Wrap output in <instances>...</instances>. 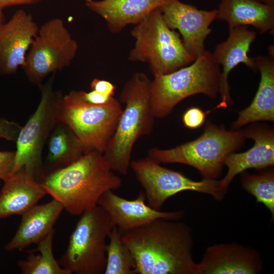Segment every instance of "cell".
<instances>
[{
    "label": "cell",
    "mask_w": 274,
    "mask_h": 274,
    "mask_svg": "<svg viewBox=\"0 0 274 274\" xmlns=\"http://www.w3.org/2000/svg\"><path fill=\"white\" fill-rule=\"evenodd\" d=\"M131 35L135 43L128 60L147 63L153 77L173 72L195 60L180 34L166 25L158 8L135 24Z\"/></svg>",
    "instance_id": "8992f818"
},
{
    "label": "cell",
    "mask_w": 274,
    "mask_h": 274,
    "mask_svg": "<svg viewBox=\"0 0 274 274\" xmlns=\"http://www.w3.org/2000/svg\"><path fill=\"white\" fill-rule=\"evenodd\" d=\"M42 0H0V7L3 9L17 5L36 4Z\"/></svg>",
    "instance_id": "1f68e13d"
},
{
    "label": "cell",
    "mask_w": 274,
    "mask_h": 274,
    "mask_svg": "<svg viewBox=\"0 0 274 274\" xmlns=\"http://www.w3.org/2000/svg\"><path fill=\"white\" fill-rule=\"evenodd\" d=\"M3 10V9L0 7V24L6 21Z\"/></svg>",
    "instance_id": "836d02e7"
},
{
    "label": "cell",
    "mask_w": 274,
    "mask_h": 274,
    "mask_svg": "<svg viewBox=\"0 0 274 274\" xmlns=\"http://www.w3.org/2000/svg\"><path fill=\"white\" fill-rule=\"evenodd\" d=\"M15 157V152L0 151V180L4 182L12 174Z\"/></svg>",
    "instance_id": "f1b7e54d"
},
{
    "label": "cell",
    "mask_w": 274,
    "mask_h": 274,
    "mask_svg": "<svg viewBox=\"0 0 274 274\" xmlns=\"http://www.w3.org/2000/svg\"><path fill=\"white\" fill-rule=\"evenodd\" d=\"M63 209L62 204L53 199L32 207L21 215L20 225L13 238L5 245V250L21 251L31 244H37L54 229Z\"/></svg>",
    "instance_id": "d6986e66"
},
{
    "label": "cell",
    "mask_w": 274,
    "mask_h": 274,
    "mask_svg": "<svg viewBox=\"0 0 274 274\" xmlns=\"http://www.w3.org/2000/svg\"><path fill=\"white\" fill-rule=\"evenodd\" d=\"M79 46L59 18L48 20L39 26L22 67L28 81L40 87L50 74L69 66Z\"/></svg>",
    "instance_id": "30bf717a"
},
{
    "label": "cell",
    "mask_w": 274,
    "mask_h": 274,
    "mask_svg": "<svg viewBox=\"0 0 274 274\" xmlns=\"http://www.w3.org/2000/svg\"><path fill=\"white\" fill-rule=\"evenodd\" d=\"M212 110L204 112L201 109L197 107L189 108L184 113L182 121L184 125L190 129H196L200 127L203 123L206 115Z\"/></svg>",
    "instance_id": "4316f807"
},
{
    "label": "cell",
    "mask_w": 274,
    "mask_h": 274,
    "mask_svg": "<svg viewBox=\"0 0 274 274\" xmlns=\"http://www.w3.org/2000/svg\"><path fill=\"white\" fill-rule=\"evenodd\" d=\"M256 36V32L248 29V26L229 29L226 40L217 45L212 52L215 60L222 68L219 90L221 100L216 109L227 108L232 104L228 77L236 66L243 63L253 71H257L254 57L248 56L251 45Z\"/></svg>",
    "instance_id": "9a60e30c"
},
{
    "label": "cell",
    "mask_w": 274,
    "mask_h": 274,
    "mask_svg": "<svg viewBox=\"0 0 274 274\" xmlns=\"http://www.w3.org/2000/svg\"><path fill=\"white\" fill-rule=\"evenodd\" d=\"M123 109L114 97L104 104L85 100L82 91L72 90L63 95L60 121L75 133L88 151L104 153L114 134Z\"/></svg>",
    "instance_id": "ba28073f"
},
{
    "label": "cell",
    "mask_w": 274,
    "mask_h": 274,
    "mask_svg": "<svg viewBox=\"0 0 274 274\" xmlns=\"http://www.w3.org/2000/svg\"><path fill=\"white\" fill-rule=\"evenodd\" d=\"M217 19L227 22L229 29L249 25L261 33L274 32V7L257 0H220Z\"/></svg>",
    "instance_id": "7402d4cb"
},
{
    "label": "cell",
    "mask_w": 274,
    "mask_h": 274,
    "mask_svg": "<svg viewBox=\"0 0 274 274\" xmlns=\"http://www.w3.org/2000/svg\"><path fill=\"white\" fill-rule=\"evenodd\" d=\"M165 0H85V6L101 16L110 31L120 32L130 24H136Z\"/></svg>",
    "instance_id": "44dd1931"
},
{
    "label": "cell",
    "mask_w": 274,
    "mask_h": 274,
    "mask_svg": "<svg viewBox=\"0 0 274 274\" xmlns=\"http://www.w3.org/2000/svg\"><path fill=\"white\" fill-rule=\"evenodd\" d=\"M130 167L144 190L147 204L156 210L160 211L169 197L184 191L207 194L217 200L224 198L219 180L193 181L181 173L161 166L148 156L131 161Z\"/></svg>",
    "instance_id": "8fae6325"
},
{
    "label": "cell",
    "mask_w": 274,
    "mask_h": 274,
    "mask_svg": "<svg viewBox=\"0 0 274 274\" xmlns=\"http://www.w3.org/2000/svg\"><path fill=\"white\" fill-rule=\"evenodd\" d=\"M260 81L255 96L248 107L238 112L231 129L258 121H274V50L270 46L269 54L254 57Z\"/></svg>",
    "instance_id": "ac0fdd59"
},
{
    "label": "cell",
    "mask_w": 274,
    "mask_h": 274,
    "mask_svg": "<svg viewBox=\"0 0 274 274\" xmlns=\"http://www.w3.org/2000/svg\"><path fill=\"white\" fill-rule=\"evenodd\" d=\"M197 265L198 274H257L262 270L259 252L235 243L209 247Z\"/></svg>",
    "instance_id": "2e32d148"
},
{
    "label": "cell",
    "mask_w": 274,
    "mask_h": 274,
    "mask_svg": "<svg viewBox=\"0 0 274 274\" xmlns=\"http://www.w3.org/2000/svg\"><path fill=\"white\" fill-rule=\"evenodd\" d=\"M221 71L212 52L206 50L193 62L173 72L154 76L150 101L155 118L166 117L185 98L202 94L217 97Z\"/></svg>",
    "instance_id": "5b68a950"
},
{
    "label": "cell",
    "mask_w": 274,
    "mask_h": 274,
    "mask_svg": "<svg viewBox=\"0 0 274 274\" xmlns=\"http://www.w3.org/2000/svg\"><path fill=\"white\" fill-rule=\"evenodd\" d=\"M55 233L53 229L37 245L36 249L27 251L26 259L17 262L23 274H70L54 257L52 243Z\"/></svg>",
    "instance_id": "cb8c5ba5"
},
{
    "label": "cell",
    "mask_w": 274,
    "mask_h": 274,
    "mask_svg": "<svg viewBox=\"0 0 274 274\" xmlns=\"http://www.w3.org/2000/svg\"><path fill=\"white\" fill-rule=\"evenodd\" d=\"M107 245L105 274H136V262L131 251L121 238L116 226L110 231Z\"/></svg>",
    "instance_id": "d4e9b609"
},
{
    "label": "cell",
    "mask_w": 274,
    "mask_h": 274,
    "mask_svg": "<svg viewBox=\"0 0 274 274\" xmlns=\"http://www.w3.org/2000/svg\"><path fill=\"white\" fill-rule=\"evenodd\" d=\"M91 90H95L109 97H114L115 86L111 82L98 79H94L90 84Z\"/></svg>",
    "instance_id": "f546056e"
},
{
    "label": "cell",
    "mask_w": 274,
    "mask_h": 274,
    "mask_svg": "<svg viewBox=\"0 0 274 274\" xmlns=\"http://www.w3.org/2000/svg\"><path fill=\"white\" fill-rule=\"evenodd\" d=\"M48 147L47 161L53 169L51 172L68 166L88 152L73 131L61 121L51 132Z\"/></svg>",
    "instance_id": "603a6c76"
},
{
    "label": "cell",
    "mask_w": 274,
    "mask_h": 274,
    "mask_svg": "<svg viewBox=\"0 0 274 274\" xmlns=\"http://www.w3.org/2000/svg\"><path fill=\"white\" fill-rule=\"evenodd\" d=\"M55 75V73L52 74L48 81L39 87L41 93L40 103L19 132L16 141L12 175L24 168L38 182V178L41 177L42 180L43 177L42 154L51 132L60 122L59 111L63 96L60 91L53 89Z\"/></svg>",
    "instance_id": "9c48e42d"
},
{
    "label": "cell",
    "mask_w": 274,
    "mask_h": 274,
    "mask_svg": "<svg viewBox=\"0 0 274 274\" xmlns=\"http://www.w3.org/2000/svg\"><path fill=\"white\" fill-rule=\"evenodd\" d=\"M261 3L274 7V0H257Z\"/></svg>",
    "instance_id": "d6a6232c"
},
{
    "label": "cell",
    "mask_w": 274,
    "mask_h": 274,
    "mask_svg": "<svg viewBox=\"0 0 274 274\" xmlns=\"http://www.w3.org/2000/svg\"><path fill=\"white\" fill-rule=\"evenodd\" d=\"M243 188L253 195L257 202L263 203L274 216V173L273 170L257 174L241 173Z\"/></svg>",
    "instance_id": "484cf974"
},
{
    "label": "cell",
    "mask_w": 274,
    "mask_h": 274,
    "mask_svg": "<svg viewBox=\"0 0 274 274\" xmlns=\"http://www.w3.org/2000/svg\"><path fill=\"white\" fill-rule=\"evenodd\" d=\"M21 127L14 121L0 117V138L16 142Z\"/></svg>",
    "instance_id": "83f0119b"
},
{
    "label": "cell",
    "mask_w": 274,
    "mask_h": 274,
    "mask_svg": "<svg viewBox=\"0 0 274 274\" xmlns=\"http://www.w3.org/2000/svg\"><path fill=\"white\" fill-rule=\"evenodd\" d=\"M151 84L147 75L136 72L124 84L119 96V101L125 104V108L103 155L111 169L124 176L130 167L135 142L153 129Z\"/></svg>",
    "instance_id": "3957f363"
},
{
    "label": "cell",
    "mask_w": 274,
    "mask_h": 274,
    "mask_svg": "<svg viewBox=\"0 0 274 274\" xmlns=\"http://www.w3.org/2000/svg\"><path fill=\"white\" fill-rule=\"evenodd\" d=\"M82 93L85 100L95 105L104 104L111 98L93 90L88 92L82 91Z\"/></svg>",
    "instance_id": "4dcf8cb0"
},
{
    "label": "cell",
    "mask_w": 274,
    "mask_h": 274,
    "mask_svg": "<svg viewBox=\"0 0 274 274\" xmlns=\"http://www.w3.org/2000/svg\"><path fill=\"white\" fill-rule=\"evenodd\" d=\"M113 190L104 192L97 205L110 216L120 233L145 225L159 218L177 220L184 215L183 211L162 212L156 210L145 202L146 196L141 191L132 200H128L115 194Z\"/></svg>",
    "instance_id": "5bb4252c"
},
{
    "label": "cell",
    "mask_w": 274,
    "mask_h": 274,
    "mask_svg": "<svg viewBox=\"0 0 274 274\" xmlns=\"http://www.w3.org/2000/svg\"><path fill=\"white\" fill-rule=\"evenodd\" d=\"M39 29L32 15L23 9L0 24V75L14 74L23 66Z\"/></svg>",
    "instance_id": "4fadbf2b"
},
{
    "label": "cell",
    "mask_w": 274,
    "mask_h": 274,
    "mask_svg": "<svg viewBox=\"0 0 274 274\" xmlns=\"http://www.w3.org/2000/svg\"><path fill=\"white\" fill-rule=\"evenodd\" d=\"M246 139L244 129L227 130L208 121L203 133L196 140L169 149H150L147 156L159 163L188 165L203 179H216L225 157L243 146Z\"/></svg>",
    "instance_id": "277c9868"
},
{
    "label": "cell",
    "mask_w": 274,
    "mask_h": 274,
    "mask_svg": "<svg viewBox=\"0 0 274 274\" xmlns=\"http://www.w3.org/2000/svg\"><path fill=\"white\" fill-rule=\"evenodd\" d=\"M120 234L135 258L136 274H198L192 231L185 223L159 218Z\"/></svg>",
    "instance_id": "6da1fadb"
},
{
    "label": "cell",
    "mask_w": 274,
    "mask_h": 274,
    "mask_svg": "<svg viewBox=\"0 0 274 274\" xmlns=\"http://www.w3.org/2000/svg\"><path fill=\"white\" fill-rule=\"evenodd\" d=\"M4 182L0 192V220L22 215L47 194L41 183L24 168Z\"/></svg>",
    "instance_id": "ffe728a7"
},
{
    "label": "cell",
    "mask_w": 274,
    "mask_h": 274,
    "mask_svg": "<svg viewBox=\"0 0 274 274\" xmlns=\"http://www.w3.org/2000/svg\"><path fill=\"white\" fill-rule=\"evenodd\" d=\"M247 139L254 141L253 146L239 153L228 154L224 159V164L228 171L219 180L221 191L226 193L229 186L237 175L248 168L262 169L274 164V132L271 128L254 124L244 129Z\"/></svg>",
    "instance_id": "e0dca14e"
},
{
    "label": "cell",
    "mask_w": 274,
    "mask_h": 274,
    "mask_svg": "<svg viewBox=\"0 0 274 274\" xmlns=\"http://www.w3.org/2000/svg\"><path fill=\"white\" fill-rule=\"evenodd\" d=\"M47 194L74 216L97 206L106 191L119 189L122 180L115 175L103 153L90 151L67 166L45 175L40 182Z\"/></svg>",
    "instance_id": "7a4b0ae2"
},
{
    "label": "cell",
    "mask_w": 274,
    "mask_h": 274,
    "mask_svg": "<svg viewBox=\"0 0 274 274\" xmlns=\"http://www.w3.org/2000/svg\"><path fill=\"white\" fill-rule=\"evenodd\" d=\"M158 9L166 25L180 32L194 60L201 56L206 51L205 40L212 31L210 26L217 19V10H200L180 0H165Z\"/></svg>",
    "instance_id": "7c38bea8"
},
{
    "label": "cell",
    "mask_w": 274,
    "mask_h": 274,
    "mask_svg": "<svg viewBox=\"0 0 274 274\" xmlns=\"http://www.w3.org/2000/svg\"><path fill=\"white\" fill-rule=\"evenodd\" d=\"M114 226L109 214L98 205L84 212L59 264L70 274L104 273L106 240Z\"/></svg>",
    "instance_id": "52a82bcc"
}]
</instances>
